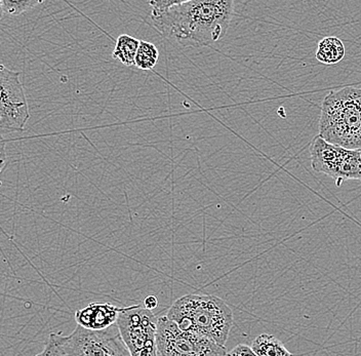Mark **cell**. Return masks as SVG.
Masks as SVG:
<instances>
[{
	"instance_id": "cell-17",
	"label": "cell",
	"mask_w": 361,
	"mask_h": 356,
	"mask_svg": "<svg viewBox=\"0 0 361 356\" xmlns=\"http://www.w3.org/2000/svg\"><path fill=\"white\" fill-rule=\"evenodd\" d=\"M227 356H258L252 350V347L247 346L245 344L237 345L234 347L230 352H228Z\"/></svg>"
},
{
	"instance_id": "cell-6",
	"label": "cell",
	"mask_w": 361,
	"mask_h": 356,
	"mask_svg": "<svg viewBox=\"0 0 361 356\" xmlns=\"http://www.w3.org/2000/svg\"><path fill=\"white\" fill-rule=\"evenodd\" d=\"M124 344L132 356H158V319L140 305L124 307L116 322Z\"/></svg>"
},
{
	"instance_id": "cell-9",
	"label": "cell",
	"mask_w": 361,
	"mask_h": 356,
	"mask_svg": "<svg viewBox=\"0 0 361 356\" xmlns=\"http://www.w3.org/2000/svg\"><path fill=\"white\" fill-rule=\"evenodd\" d=\"M123 309L124 307H117L111 303L94 302L76 311L74 319L81 328L90 331H104L116 324L119 314Z\"/></svg>"
},
{
	"instance_id": "cell-19",
	"label": "cell",
	"mask_w": 361,
	"mask_h": 356,
	"mask_svg": "<svg viewBox=\"0 0 361 356\" xmlns=\"http://www.w3.org/2000/svg\"><path fill=\"white\" fill-rule=\"evenodd\" d=\"M144 307L148 310H154L155 308L158 307V299L155 295H150V296H147L145 300H144Z\"/></svg>"
},
{
	"instance_id": "cell-8",
	"label": "cell",
	"mask_w": 361,
	"mask_h": 356,
	"mask_svg": "<svg viewBox=\"0 0 361 356\" xmlns=\"http://www.w3.org/2000/svg\"><path fill=\"white\" fill-rule=\"evenodd\" d=\"M30 118L28 101L21 72L0 67V130L4 133L22 132Z\"/></svg>"
},
{
	"instance_id": "cell-2",
	"label": "cell",
	"mask_w": 361,
	"mask_h": 356,
	"mask_svg": "<svg viewBox=\"0 0 361 356\" xmlns=\"http://www.w3.org/2000/svg\"><path fill=\"white\" fill-rule=\"evenodd\" d=\"M180 329L205 336L226 347L233 326V312L224 300L213 295H186L166 315Z\"/></svg>"
},
{
	"instance_id": "cell-10",
	"label": "cell",
	"mask_w": 361,
	"mask_h": 356,
	"mask_svg": "<svg viewBox=\"0 0 361 356\" xmlns=\"http://www.w3.org/2000/svg\"><path fill=\"white\" fill-rule=\"evenodd\" d=\"M345 57V46L335 36L324 37L318 42L316 59L324 65H335Z\"/></svg>"
},
{
	"instance_id": "cell-14",
	"label": "cell",
	"mask_w": 361,
	"mask_h": 356,
	"mask_svg": "<svg viewBox=\"0 0 361 356\" xmlns=\"http://www.w3.org/2000/svg\"><path fill=\"white\" fill-rule=\"evenodd\" d=\"M42 0H0V19L4 16L17 17L42 4Z\"/></svg>"
},
{
	"instance_id": "cell-5",
	"label": "cell",
	"mask_w": 361,
	"mask_h": 356,
	"mask_svg": "<svg viewBox=\"0 0 361 356\" xmlns=\"http://www.w3.org/2000/svg\"><path fill=\"white\" fill-rule=\"evenodd\" d=\"M56 338L66 356H132L117 324L104 331H90L78 326L70 335L56 333Z\"/></svg>"
},
{
	"instance_id": "cell-7",
	"label": "cell",
	"mask_w": 361,
	"mask_h": 356,
	"mask_svg": "<svg viewBox=\"0 0 361 356\" xmlns=\"http://www.w3.org/2000/svg\"><path fill=\"white\" fill-rule=\"evenodd\" d=\"M311 166L316 173H324L337 181H361V149H347L316 136L310 145Z\"/></svg>"
},
{
	"instance_id": "cell-1",
	"label": "cell",
	"mask_w": 361,
	"mask_h": 356,
	"mask_svg": "<svg viewBox=\"0 0 361 356\" xmlns=\"http://www.w3.org/2000/svg\"><path fill=\"white\" fill-rule=\"evenodd\" d=\"M233 13L232 0H182L153 23L182 46L209 47L224 38Z\"/></svg>"
},
{
	"instance_id": "cell-13",
	"label": "cell",
	"mask_w": 361,
	"mask_h": 356,
	"mask_svg": "<svg viewBox=\"0 0 361 356\" xmlns=\"http://www.w3.org/2000/svg\"><path fill=\"white\" fill-rule=\"evenodd\" d=\"M159 60V51L152 42L141 40L137 57L135 67L141 70H153Z\"/></svg>"
},
{
	"instance_id": "cell-16",
	"label": "cell",
	"mask_w": 361,
	"mask_h": 356,
	"mask_svg": "<svg viewBox=\"0 0 361 356\" xmlns=\"http://www.w3.org/2000/svg\"><path fill=\"white\" fill-rule=\"evenodd\" d=\"M36 356H66L63 352L60 344H59L56 333L49 335V341L45 345L44 350Z\"/></svg>"
},
{
	"instance_id": "cell-12",
	"label": "cell",
	"mask_w": 361,
	"mask_h": 356,
	"mask_svg": "<svg viewBox=\"0 0 361 356\" xmlns=\"http://www.w3.org/2000/svg\"><path fill=\"white\" fill-rule=\"evenodd\" d=\"M250 347L258 356H293L281 340L269 333L258 336Z\"/></svg>"
},
{
	"instance_id": "cell-11",
	"label": "cell",
	"mask_w": 361,
	"mask_h": 356,
	"mask_svg": "<svg viewBox=\"0 0 361 356\" xmlns=\"http://www.w3.org/2000/svg\"><path fill=\"white\" fill-rule=\"evenodd\" d=\"M141 40L128 35H121L115 42L112 58L126 67H135V57Z\"/></svg>"
},
{
	"instance_id": "cell-18",
	"label": "cell",
	"mask_w": 361,
	"mask_h": 356,
	"mask_svg": "<svg viewBox=\"0 0 361 356\" xmlns=\"http://www.w3.org/2000/svg\"><path fill=\"white\" fill-rule=\"evenodd\" d=\"M6 141H4V137H1V144H0V172L4 173V168L6 166Z\"/></svg>"
},
{
	"instance_id": "cell-3",
	"label": "cell",
	"mask_w": 361,
	"mask_h": 356,
	"mask_svg": "<svg viewBox=\"0 0 361 356\" xmlns=\"http://www.w3.org/2000/svg\"><path fill=\"white\" fill-rule=\"evenodd\" d=\"M319 136L334 145L361 149V89L346 87L324 99Z\"/></svg>"
},
{
	"instance_id": "cell-4",
	"label": "cell",
	"mask_w": 361,
	"mask_h": 356,
	"mask_svg": "<svg viewBox=\"0 0 361 356\" xmlns=\"http://www.w3.org/2000/svg\"><path fill=\"white\" fill-rule=\"evenodd\" d=\"M157 347L160 356H227L226 347L190 331H184L166 317L158 319Z\"/></svg>"
},
{
	"instance_id": "cell-15",
	"label": "cell",
	"mask_w": 361,
	"mask_h": 356,
	"mask_svg": "<svg viewBox=\"0 0 361 356\" xmlns=\"http://www.w3.org/2000/svg\"><path fill=\"white\" fill-rule=\"evenodd\" d=\"M180 1H182V0H180ZM180 1H176V0H173V1H169V0H164V1H149V6L152 8L151 19H152L153 21V20L162 17V16L166 15V13L169 12V8L177 6Z\"/></svg>"
}]
</instances>
